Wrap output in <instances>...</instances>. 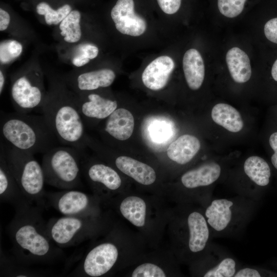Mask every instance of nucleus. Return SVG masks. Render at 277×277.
Masks as SVG:
<instances>
[{"label": "nucleus", "mask_w": 277, "mask_h": 277, "mask_svg": "<svg viewBox=\"0 0 277 277\" xmlns=\"http://www.w3.org/2000/svg\"><path fill=\"white\" fill-rule=\"evenodd\" d=\"M98 226V222L94 215H64L51 219L47 223L51 239L61 248L80 244L93 235Z\"/></svg>", "instance_id": "8"}, {"label": "nucleus", "mask_w": 277, "mask_h": 277, "mask_svg": "<svg viewBox=\"0 0 277 277\" xmlns=\"http://www.w3.org/2000/svg\"><path fill=\"white\" fill-rule=\"evenodd\" d=\"M134 126L132 114L127 109L117 108L107 118L104 128V132L110 137L125 141L132 135Z\"/></svg>", "instance_id": "23"}, {"label": "nucleus", "mask_w": 277, "mask_h": 277, "mask_svg": "<svg viewBox=\"0 0 277 277\" xmlns=\"http://www.w3.org/2000/svg\"><path fill=\"white\" fill-rule=\"evenodd\" d=\"M50 205L65 216L94 215L95 205L91 197L73 189L46 193Z\"/></svg>", "instance_id": "13"}, {"label": "nucleus", "mask_w": 277, "mask_h": 277, "mask_svg": "<svg viewBox=\"0 0 277 277\" xmlns=\"http://www.w3.org/2000/svg\"><path fill=\"white\" fill-rule=\"evenodd\" d=\"M222 171L219 163L210 162L184 173L181 182L183 186L189 190L209 188L219 179Z\"/></svg>", "instance_id": "21"}, {"label": "nucleus", "mask_w": 277, "mask_h": 277, "mask_svg": "<svg viewBox=\"0 0 277 277\" xmlns=\"http://www.w3.org/2000/svg\"><path fill=\"white\" fill-rule=\"evenodd\" d=\"M199 257V274L204 277H234L241 267L232 254L212 242Z\"/></svg>", "instance_id": "12"}, {"label": "nucleus", "mask_w": 277, "mask_h": 277, "mask_svg": "<svg viewBox=\"0 0 277 277\" xmlns=\"http://www.w3.org/2000/svg\"><path fill=\"white\" fill-rule=\"evenodd\" d=\"M174 68L175 63L171 57L167 55L159 56L144 69L142 74V82L151 90H160L167 85Z\"/></svg>", "instance_id": "19"}, {"label": "nucleus", "mask_w": 277, "mask_h": 277, "mask_svg": "<svg viewBox=\"0 0 277 277\" xmlns=\"http://www.w3.org/2000/svg\"><path fill=\"white\" fill-rule=\"evenodd\" d=\"M201 148L199 139L194 135L184 134L170 144L167 150L168 157L180 165L190 162Z\"/></svg>", "instance_id": "26"}, {"label": "nucleus", "mask_w": 277, "mask_h": 277, "mask_svg": "<svg viewBox=\"0 0 277 277\" xmlns=\"http://www.w3.org/2000/svg\"><path fill=\"white\" fill-rule=\"evenodd\" d=\"M97 91L75 93L85 124L94 121L107 119L117 108L116 100L105 96Z\"/></svg>", "instance_id": "14"}, {"label": "nucleus", "mask_w": 277, "mask_h": 277, "mask_svg": "<svg viewBox=\"0 0 277 277\" xmlns=\"http://www.w3.org/2000/svg\"><path fill=\"white\" fill-rule=\"evenodd\" d=\"M6 69L0 67V94L1 95L4 90L6 83Z\"/></svg>", "instance_id": "40"}, {"label": "nucleus", "mask_w": 277, "mask_h": 277, "mask_svg": "<svg viewBox=\"0 0 277 277\" xmlns=\"http://www.w3.org/2000/svg\"><path fill=\"white\" fill-rule=\"evenodd\" d=\"M182 67L187 84L192 90L202 86L205 74L204 60L200 52L195 48H190L184 53Z\"/></svg>", "instance_id": "24"}, {"label": "nucleus", "mask_w": 277, "mask_h": 277, "mask_svg": "<svg viewBox=\"0 0 277 277\" xmlns=\"http://www.w3.org/2000/svg\"><path fill=\"white\" fill-rule=\"evenodd\" d=\"M257 203L239 195L228 198L213 197L203 209L212 238L241 234L253 217Z\"/></svg>", "instance_id": "4"}, {"label": "nucleus", "mask_w": 277, "mask_h": 277, "mask_svg": "<svg viewBox=\"0 0 277 277\" xmlns=\"http://www.w3.org/2000/svg\"><path fill=\"white\" fill-rule=\"evenodd\" d=\"M262 269L256 267H240L234 277H260L266 276V274Z\"/></svg>", "instance_id": "38"}, {"label": "nucleus", "mask_w": 277, "mask_h": 277, "mask_svg": "<svg viewBox=\"0 0 277 277\" xmlns=\"http://www.w3.org/2000/svg\"><path fill=\"white\" fill-rule=\"evenodd\" d=\"M133 277H165L164 271L158 266L146 263L137 266L133 271Z\"/></svg>", "instance_id": "35"}, {"label": "nucleus", "mask_w": 277, "mask_h": 277, "mask_svg": "<svg viewBox=\"0 0 277 277\" xmlns=\"http://www.w3.org/2000/svg\"><path fill=\"white\" fill-rule=\"evenodd\" d=\"M213 121L232 132L242 130L244 123L240 112L233 107L225 103L216 104L211 111Z\"/></svg>", "instance_id": "30"}, {"label": "nucleus", "mask_w": 277, "mask_h": 277, "mask_svg": "<svg viewBox=\"0 0 277 277\" xmlns=\"http://www.w3.org/2000/svg\"><path fill=\"white\" fill-rule=\"evenodd\" d=\"M122 215L133 225L141 227L145 224L146 205L138 196H131L124 199L120 205Z\"/></svg>", "instance_id": "31"}, {"label": "nucleus", "mask_w": 277, "mask_h": 277, "mask_svg": "<svg viewBox=\"0 0 277 277\" xmlns=\"http://www.w3.org/2000/svg\"><path fill=\"white\" fill-rule=\"evenodd\" d=\"M157 8L163 14L173 15L181 11L185 0H152Z\"/></svg>", "instance_id": "36"}, {"label": "nucleus", "mask_w": 277, "mask_h": 277, "mask_svg": "<svg viewBox=\"0 0 277 277\" xmlns=\"http://www.w3.org/2000/svg\"><path fill=\"white\" fill-rule=\"evenodd\" d=\"M271 74L273 79L277 82V58L272 66Z\"/></svg>", "instance_id": "41"}, {"label": "nucleus", "mask_w": 277, "mask_h": 277, "mask_svg": "<svg viewBox=\"0 0 277 277\" xmlns=\"http://www.w3.org/2000/svg\"><path fill=\"white\" fill-rule=\"evenodd\" d=\"M264 33L268 40L277 44V17L270 19L265 23Z\"/></svg>", "instance_id": "37"}, {"label": "nucleus", "mask_w": 277, "mask_h": 277, "mask_svg": "<svg viewBox=\"0 0 277 277\" xmlns=\"http://www.w3.org/2000/svg\"><path fill=\"white\" fill-rule=\"evenodd\" d=\"M45 74L36 56H33L10 76V95L15 111L30 113L41 109L47 91Z\"/></svg>", "instance_id": "5"}, {"label": "nucleus", "mask_w": 277, "mask_h": 277, "mask_svg": "<svg viewBox=\"0 0 277 277\" xmlns=\"http://www.w3.org/2000/svg\"><path fill=\"white\" fill-rule=\"evenodd\" d=\"M35 206L16 209L7 227L15 260L22 264L52 263L63 254L51 239L41 214Z\"/></svg>", "instance_id": "1"}, {"label": "nucleus", "mask_w": 277, "mask_h": 277, "mask_svg": "<svg viewBox=\"0 0 277 277\" xmlns=\"http://www.w3.org/2000/svg\"><path fill=\"white\" fill-rule=\"evenodd\" d=\"M0 129L8 145L33 154L45 153L55 147L58 141L43 115L3 112Z\"/></svg>", "instance_id": "3"}, {"label": "nucleus", "mask_w": 277, "mask_h": 277, "mask_svg": "<svg viewBox=\"0 0 277 277\" xmlns=\"http://www.w3.org/2000/svg\"><path fill=\"white\" fill-rule=\"evenodd\" d=\"M38 21L48 26H57L75 8L71 0H30Z\"/></svg>", "instance_id": "18"}, {"label": "nucleus", "mask_w": 277, "mask_h": 277, "mask_svg": "<svg viewBox=\"0 0 277 277\" xmlns=\"http://www.w3.org/2000/svg\"><path fill=\"white\" fill-rule=\"evenodd\" d=\"M190 231L188 253L190 255L200 256L211 243L212 238L210 229L202 211L192 210L186 214Z\"/></svg>", "instance_id": "17"}, {"label": "nucleus", "mask_w": 277, "mask_h": 277, "mask_svg": "<svg viewBox=\"0 0 277 277\" xmlns=\"http://www.w3.org/2000/svg\"><path fill=\"white\" fill-rule=\"evenodd\" d=\"M60 59L74 69L87 67L96 60L100 54L98 46L90 39H84L76 44L57 46Z\"/></svg>", "instance_id": "16"}, {"label": "nucleus", "mask_w": 277, "mask_h": 277, "mask_svg": "<svg viewBox=\"0 0 277 277\" xmlns=\"http://www.w3.org/2000/svg\"><path fill=\"white\" fill-rule=\"evenodd\" d=\"M269 144L274 151L271 157V163L274 167L277 169V132L273 133L269 137Z\"/></svg>", "instance_id": "39"}, {"label": "nucleus", "mask_w": 277, "mask_h": 277, "mask_svg": "<svg viewBox=\"0 0 277 277\" xmlns=\"http://www.w3.org/2000/svg\"><path fill=\"white\" fill-rule=\"evenodd\" d=\"M252 0H215L217 11L223 16L233 18L240 15Z\"/></svg>", "instance_id": "33"}, {"label": "nucleus", "mask_w": 277, "mask_h": 277, "mask_svg": "<svg viewBox=\"0 0 277 277\" xmlns=\"http://www.w3.org/2000/svg\"><path fill=\"white\" fill-rule=\"evenodd\" d=\"M243 168L244 174L253 185L255 199L258 201L254 186L259 188L269 184L271 176L269 165L263 158L258 156H251L245 160Z\"/></svg>", "instance_id": "29"}, {"label": "nucleus", "mask_w": 277, "mask_h": 277, "mask_svg": "<svg viewBox=\"0 0 277 277\" xmlns=\"http://www.w3.org/2000/svg\"><path fill=\"white\" fill-rule=\"evenodd\" d=\"M114 165L122 172L144 185L153 184L156 180L154 169L146 164L126 156H119Z\"/></svg>", "instance_id": "25"}, {"label": "nucleus", "mask_w": 277, "mask_h": 277, "mask_svg": "<svg viewBox=\"0 0 277 277\" xmlns=\"http://www.w3.org/2000/svg\"><path fill=\"white\" fill-rule=\"evenodd\" d=\"M62 76L72 91L81 94L110 87L116 78V73L110 67L91 69L87 66L74 69Z\"/></svg>", "instance_id": "11"}, {"label": "nucleus", "mask_w": 277, "mask_h": 277, "mask_svg": "<svg viewBox=\"0 0 277 277\" xmlns=\"http://www.w3.org/2000/svg\"><path fill=\"white\" fill-rule=\"evenodd\" d=\"M0 31L24 41L35 38L34 33L26 23L9 7L3 5L0 7Z\"/></svg>", "instance_id": "28"}, {"label": "nucleus", "mask_w": 277, "mask_h": 277, "mask_svg": "<svg viewBox=\"0 0 277 277\" xmlns=\"http://www.w3.org/2000/svg\"><path fill=\"white\" fill-rule=\"evenodd\" d=\"M5 149L9 166L24 195L31 204L45 207V179L42 165L31 153L9 145Z\"/></svg>", "instance_id": "6"}, {"label": "nucleus", "mask_w": 277, "mask_h": 277, "mask_svg": "<svg viewBox=\"0 0 277 277\" xmlns=\"http://www.w3.org/2000/svg\"><path fill=\"white\" fill-rule=\"evenodd\" d=\"M24 40L14 37L3 39L0 43V65L7 68L23 54Z\"/></svg>", "instance_id": "32"}, {"label": "nucleus", "mask_w": 277, "mask_h": 277, "mask_svg": "<svg viewBox=\"0 0 277 277\" xmlns=\"http://www.w3.org/2000/svg\"><path fill=\"white\" fill-rule=\"evenodd\" d=\"M81 167L88 181L94 186L99 185L105 189L113 191L122 185L119 174L110 166L99 163L81 162Z\"/></svg>", "instance_id": "22"}, {"label": "nucleus", "mask_w": 277, "mask_h": 277, "mask_svg": "<svg viewBox=\"0 0 277 277\" xmlns=\"http://www.w3.org/2000/svg\"><path fill=\"white\" fill-rule=\"evenodd\" d=\"M226 62L232 80L237 83L248 82L251 76L252 70L250 58L242 49L233 47L226 54Z\"/></svg>", "instance_id": "27"}, {"label": "nucleus", "mask_w": 277, "mask_h": 277, "mask_svg": "<svg viewBox=\"0 0 277 277\" xmlns=\"http://www.w3.org/2000/svg\"><path fill=\"white\" fill-rule=\"evenodd\" d=\"M118 256L115 245L109 242L101 243L88 251L71 274L76 276H102L113 268Z\"/></svg>", "instance_id": "10"}, {"label": "nucleus", "mask_w": 277, "mask_h": 277, "mask_svg": "<svg viewBox=\"0 0 277 277\" xmlns=\"http://www.w3.org/2000/svg\"><path fill=\"white\" fill-rule=\"evenodd\" d=\"M49 87L41 109L58 142L82 151L86 147L85 123L75 93L62 76L49 74Z\"/></svg>", "instance_id": "2"}, {"label": "nucleus", "mask_w": 277, "mask_h": 277, "mask_svg": "<svg viewBox=\"0 0 277 277\" xmlns=\"http://www.w3.org/2000/svg\"><path fill=\"white\" fill-rule=\"evenodd\" d=\"M138 2L137 0H114L111 4L109 16L119 33L136 37L146 32L147 21L138 12Z\"/></svg>", "instance_id": "9"}, {"label": "nucleus", "mask_w": 277, "mask_h": 277, "mask_svg": "<svg viewBox=\"0 0 277 277\" xmlns=\"http://www.w3.org/2000/svg\"><path fill=\"white\" fill-rule=\"evenodd\" d=\"M1 274L5 276L26 277V276H38L41 274L34 271L28 269L19 265L21 264L14 261H11L4 255L1 257Z\"/></svg>", "instance_id": "34"}, {"label": "nucleus", "mask_w": 277, "mask_h": 277, "mask_svg": "<svg viewBox=\"0 0 277 277\" xmlns=\"http://www.w3.org/2000/svg\"><path fill=\"white\" fill-rule=\"evenodd\" d=\"M0 199L13 205L15 210L31 205L21 191L8 164L5 146L1 143Z\"/></svg>", "instance_id": "15"}, {"label": "nucleus", "mask_w": 277, "mask_h": 277, "mask_svg": "<svg viewBox=\"0 0 277 277\" xmlns=\"http://www.w3.org/2000/svg\"><path fill=\"white\" fill-rule=\"evenodd\" d=\"M81 151L70 146H55L42 159L45 183L62 190L73 189L81 185Z\"/></svg>", "instance_id": "7"}, {"label": "nucleus", "mask_w": 277, "mask_h": 277, "mask_svg": "<svg viewBox=\"0 0 277 277\" xmlns=\"http://www.w3.org/2000/svg\"><path fill=\"white\" fill-rule=\"evenodd\" d=\"M84 28V15L74 8L56 27L53 35L58 45H70L87 39Z\"/></svg>", "instance_id": "20"}]
</instances>
